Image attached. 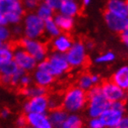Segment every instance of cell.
Segmentation results:
<instances>
[{
  "mask_svg": "<svg viewBox=\"0 0 128 128\" xmlns=\"http://www.w3.org/2000/svg\"><path fill=\"white\" fill-rule=\"evenodd\" d=\"M88 97V114L93 117H99L103 111L110 106V103L103 95L100 86H93L87 94Z\"/></svg>",
  "mask_w": 128,
  "mask_h": 128,
  "instance_id": "obj_2",
  "label": "cell"
},
{
  "mask_svg": "<svg viewBox=\"0 0 128 128\" xmlns=\"http://www.w3.org/2000/svg\"><path fill=\"white\" fill-rule=\"evenodd\" d=\"M5 16L8 21V23L10 22L13 24H18L21 21L23 15L17 13V12H10V13L6 14Z\"/></svg>",
  "mask_w": 128,
  "mask_h": 128,
  "instance_id": "obj_31",
  "label": "cell"
},
{
  "mask_svg": "<svg viewBox=\"0 0 128 128\" xmlns=\"http://www.w3.org/2000/svg\"><path fill=\"white\" fill-rule=\"evenodd\" d=\"M37 15L41 20L44 21L47 20L48 19H51L54 16V10L51 8H50L45 2L40 4L37 8H36V12Z\"/></svg>",
  "mask_w": 128,
  "mask_h": 128,
  "instance_id": "obj_26",
  "label": "cell"
},
{
  "mask_svg": "<svg viewBox=\"0 0 128 128\" xmlns=\"http://www.w3.org/2000/svg\"><path fill=\"white\" fill-rule=\"evenodd\" d=\"M88 101L87 94L78 86H71L62 96V108L66 112L77 113L85 107Z\"/></svg>",
  "mask_w": 128,
  "mask_h": 128,
  "instance_id": "obj_1",
  "label": "cell"
},
{
  "mask_svg": "<svg viewBox=\"0 0 128 128\" xmlns=\"http://www.w3.org/2000/svg\"><path fill=\"white\" fill-rule=\"evenodd\" d=\"M114 128H128V116H123Z\"/></svg>",
  "mask_w": 128,
  "mask_h": 128,
  "instance_id": "obj_37",
  "label": "cell"
},
{
  "mask_svg": "<svg viewBox=\"0 0 128 128\" xmlns=\"http://www.w3.org/2000/svg\"><path fill=\"white\" fill-rule=\"evenodd\" d=\"M123 113L124 111L119 110L109 106L100 115L99 118L101 119L105 128H114L123 116Z\"/></svg>",
  "mask_w": 128,
  "mask_h": 128,
  "instance_id": "obj_10",
  "label": "cell"
},
{
  "mask_svg": "<svg viewBox=\"0 0 128 128\" xmlns=\"http://www.w3.org/2000/svg\"><path fill=\"white\" fill-rule=\"evenodd\" d=\"M10 31L6 26H0V40L3 42H7L10 39Z\"/></svg>",
  "mask_w": 128,
  "mask_h": 128,
  "instance_id": "obj_32",
  "label": "cell"
},
{
  "mask_svg": "<svg viewBox=\"0 0 128 128\" xmlns=\"http://www.w3.org/2000/svg\"><path fill=\"white\" fill-rule=\"evenodd\" d=\"M9 115H10V110H9L6 109V108L3 109V110L1 111V113H0V116H1L2 117H3V118H6Z\"/></svg>",
  "mask_w": 128,
  "mask_h": 128,
  "instance_id": "obj_42",
  "label": "cell"
},
{
  "mask_svg": "<svg viewBox=\"0 0 128 128\" xmlns=\"http://www.w3.org/2000/svg\"><path fill=\"white\" fill-rule=\"evenodd\" d=\"M120 37L123 42L128 47V28L120 33Z\"/></svg>",
  "mask_w": 128,
  "mask_h": 128,
  "instance_id": "obj_39",
  "label": "cell"
},
{
  "mask_svg": "<svg viewBox=\"0 0 128 128\" xmlns=\"http://www.w3.org/2000/svg\"><path fill=\"white\" fill-rule=\"evenodd\" d=\"M10 12L24 15V8L20 0H0V13L6 16Z\"/></svg>",
  "mask_w": 128,
  "mask_h": 128,
  "instance_id": "obj_14",
  "label": "cell"
},
{
  "mask_svg": "<svg viewBox=\"0 0 128 128\" xmlns=\"http://www.w3.org/2000/svg\"><path fill=\"white\" fill-rule=\"evenodd\" d=\"M94 86L93 80H92V75L89 74H84L80 76L78 80V86L81 88L84 91H88Z\"/></svg>",
  "mask_w": 128,
  "mask_h": 128,
  "instance_id": "obj_28",
  "label": "cell"
},
{
  "mask_svg": "<svg viewBox=\"0 0 128 128\" xmlns=\"http://www.w3.org/2000/svg\"><path fill=\"white\" fill-rule=\"evenodd\" d=\"M31 81H32V79H31V77L30 76L26 75V74H24L21 77L19 84L21 86V88L27 87V86H29L30 84H31Z\"/></svg>",
  "mask_w": 128,
  "mask_h": 128,
  "instance_id": "obj_36",
  "label": "cell"
},
{
  "mask_svg": "<svg viewBox=\"0 0 128 128\" xmlns=\"http://www.w3.org/2000/svg\"><path fill=\"white\" fill-rule=\"evenodd\" d=\"M15 43L11 42H5L0 47V65L13 60V48Z\"/></svg>",
  "mask_w": 128,
  "mask_h": 128,
  "instance_id": "obj_21",
  "label": "cell"
},
{
  "mask_svg": "<svg viewBox=\"0 0 128 128\" xmlns=\"http://www.w3.org/2000/svg\"><path fill=\"white\" fill-rule=\"evenodd\" d=\"M89 128H105L104 125L99 117H93L89 121Z\"/></svg>",
  "mask_w": 128,
  "mask_h": 128,
  "instance_id": "obj_33",
  "label": "cell"
},
{
  "mask_svg": "<svg viewBox=\"0 0 128 128\" xmlns=\"http://www.w3.org/2000/svg\"><path fill=\"white\" fill-rule=\"evenodd\" d=\"M4 43H5V42H2L1 40H0V47H2L4 45Z\"/></svg>",
  "mask_w": 128,
  "mask_h": 128,
  "instance_id": "obj_46",
  "label": "cell"
},
{
  "mask_svg": "<svg viewBox=\"0 0 128 128\" xmlns=\"http://www.w3.org/2000/svg\"><path fill=\"white\" fill-rule=\"evenodd\" d=\"M53 20L58 26V28L64 32L70 31L74 26V19L72 17H69L61 13L56 14L54 16Z\"/></svg>",
  "mask_w": 128,
  "mask_h": 128,
  "instance_id": "obj_19",
  "label": "cell"
},
{
  "mask_svg": "<svg viewBox=\"0 0 128 128\" xmlns=\"http://www.w3.org/2000/svg\"><path fill=\"white\" fill-rule=\"evenodd\" d=\"M13 60L18 67L25 72L31 71L36 66V60L17 42L13 48Z\"/></svg>",
  "mask_w": 128,
  "mask_h": 128,
  "instance_id": "obj_6",
  "label": "cell"
},
{
  "mask_svg": "<svg viewBox=\"0 0 128 128\" xmlns=\"http://www.w3.org/2000/svg\"><path fill=\"white\" fill-rule=\"evenodd\" d=\"M83 122L81 118L75 114L68 115L65 122L63 123L61 128H82Z\"/></svg>",
  "mask_w": 128,
  "mask_h": 128,
  "instance_id": "obj_23",
  "label": "cell"
},
{
  "mask_svg": "<svg viewBox=\"0 0 128 128\" xmlns=\"http://www.w3.org/2000/svg\"><path fill=\"white\" fill-rule=\"evenodd\" d=\"M16 124H17V126H19V128H21V127L26 126L27 122H26V115H21L18 117L17 120H16Z\"/></svg>",
  "mask_w": 128,
  "mask_h": 128,
  "instance_id": "obj_38",
  "label": "cell"
},
{
  "mask_svg": "<svg viewBox=\"0 0 128 128\" xmlns=\"http://www.w3.org/2000/svg\"><path fill=\"white\" fill-rule=\"evenodd\" d=\"M103 95L109 103L123 101L126 98V91L112 81H106L100 86Z\"/></svg>",
  "mask_w": 128,
  "mask_h": 128,
  "instance_id": "obj_7",
  "label": "cell"
},
{
  "mask_svg": "<svg viewBox=\"0 0 128 128\" xmlns=\"http://www.w3.org/2000/svg\"><path fill=\"white\" fill-rule=\"evenodd\" d=\"M21 128H33V127H31V126H25L21 127Z\"/></svg>",
  "mask_w": 128,
  "mask_h": 128,
  "instance_id": "obj_47",
  "label": "cell"
},
{
  "mask_svg": "<svg viewBox=\"0 0 128 128\" xmlns=\"http://www.w3.org/2000/svg\"><path fill=\"white\" fill-rule=\"evenodd\" d=\"M106 11L118 16H128L126 2L123 0H109L106 5Z\"/></svg>",
  "mask_w": 128,
  "mask_h": 128,
  "instance_id": "obj_15",
  "label": "cell"
},
{
  "mask_svg": "<svg viewBox=\"0 0 128 128\" xmlns=\"http://www.w3.org/2000/svg\"><path fill=\"white\" fill-rule=\"evenodd\" d=\"M37 1H41V0H37Z\"/></svg>",
  "mask_w": 128,
  "mask_h": 128,
  "instance_id": "obj_50",
  "label": "cell"
},
{
  "mask_svg": "<svg viewBox=\"0 0 128 128\" xmlns=\"http://www.w3.org/2000/svg\"><path fill=\"white\" fill-rule=\"evenodd\" d=\"M23 110L26 114H45L48 110V96L42 95L29 98L24 104Z\"/></svg>",
  "mask_w": 128,
  "mask_h": 128,
  "instance_id": "obj_8",
  "label": "cell"
},
{
  "mask_svg": "<svg viewBox=\"0 0 128 128\" xmlns=\"http://www.w3.org/2000/svg\"><path fill=\"white\" fill-rule=\"evenodd\" d=\"M112 82L124 90H128V66L118 69L112 76Z\"/></svg>",
  "mask_w": 128,
  "mask_h": 128,
  "instance_id": "obj_16",
  "label": "cell"
},
{
  "mask_svg": "<svg viewBox=\"0 0 128 128\" xmlns=\"http://www.w3.org/2000/svg\"><path fill=\"white\" fill-rule=\"evenodd\" d=\"M59 11L61 14L73 18L79 13L80 8L75 1H67L62 2L59 8Z\"/></svg>",
  "mask_w": 128,
  "mask_h": 128,
  "instance_id": "obj_20",
  "label": "cell"
},
{
  "mask_svg": "<svg viewBox=\"0 0 128 128\" xmlns=\"http://www.w3.org/2000/svg\"><path fill=\"white\" fill-rule=\"evenodd\" d=\"M104 20L108 28L113 32L121 33L128 28V16H118L106 11L104 14Z\"/></svg>",
  "mask_w": 128,
  "mask_h": 128,
  "instance_id": "obj_9",
  "label": "cell"
},
{
  "mask_svg": "<svg viewBox=\"0 0 128 128\" xmlns=\"http://www.w3.org/2000/svg\"><path fill=\"white\" fill-rule=\"evenodd\" d=\"M24 34L26 38L36 40L44 33V21L36 13H29L24 18Z\"/></svg>",
  "mask_w": 128,
  "mask_h": 128,
  "instance_id": "obj_3",
  "label": "cell"
},
{
  "mask_svg": "<svg viewBox=\"0 0 128 128\" xmlns=\"http://www.w3.org/2000/svg\"><path fill=\"white\" fill-rule=\"evenodd\" d=\"M19 69L20 68L18 67L16 63L13 60L0 65V75L12 76L13 74H16Z\"/></svg>",
  "mask_w": 128,
  "mask_h": 128,
  "instance_id": "obj_25",
  "label": "cell"
},
{
  "mask_svg": "<svg viewBox=\"0 0 128 128\" xmlns=\"http://www.w3.org/2000/svg\"><path fill=\"white\" fill-rule=\"evenodd\" d=\"M67 116L68 112H66L62 107L49 110L48 118L53 128H61V126Z\"/></svg>",
  "mask_w": 128,
  "mask_h": 128,
  "instance_id": "obj_17",
  "label": "cell"
},
{
  "mask_svg": "<svg viewBox=\"0 0 128 128\" xmlns=\"http://www.w3.org/2000/svg\"><path fill=\"white\" fill-rule=\"evenodd\" d=\"M44 2L54 11L59 10V8L61 6L63 1L62 0H45Z\"/></svg>",
  "mask_w": 128,
  "mask_h": 128,
  "instance_id": "obj_35",
  "label": "cell"
},
{
  "mask_svg": "<svg viewBox=\"0 0 128 128\" xmlns=\"http://www.w3.org/2000/svg\"><path fill=\"white\" fill-rule=\"evenodd\" d=\"M85 46H86V48L87 50H93V49L94 48V43H93V42H92V41H89V42H87L85 44Z\"/></svg>",
  "mask_w": 128,
  "mask_h": 128,
  "instance_id": "obj_43",
  "label": "cell"
},
{
  "mask_svg": "<svg viewBox=\"0 0 128 128\" xmlns=\"http://www.w3.org/2000/svg\"><path fill=\"white\" fill-rule=\"evenodd\" d=\"M23 6H24V8L27 10H33L38 6L37 0H23Z\"/></svg>",
  "mask_w": 128,
  "mask_h": 128,
  "instance_id": "obj_34",
  "label": "cell"
},
{
  "mask_svg": "<svg viewBox=\"0 0 128 128\" xmlns=\"http://www.w3.org/2000/svg\"><path fill=\"white\" fill-rule=\"evenodd\" d=\"M73 43L72 40L68 34H60L54 38L51 42V47L54 52L66 53Z\"/></svg>",
  "mask_w": 128,
  "mask_h": 128,
  "instance_id": "obj_13",
  "label": "cell"
},
{
  "mask_svg": "<svg viewBox=\"0 0 128 128\" xmlns=\"http://www.w3.org/2000/svg\"><path fill=\"white\" fill-rule=\"evenodd\" d=\"M22 31H23V29H22V27L21 26H16L14 28H13V32L15 34V35H16V36H18V35H20L21 32H22Z\"/></svg>",
  "mask_w": 128,
  "mask_h": 128,
  "instance_id": "obj_40",
  "label": "cell"
},
{
  "mask_svg": "<svg viewBox=\"0 0 128 128\" xmlns=\"http://www.w3.org/2000/svg\"><path fill=\"white\" fill-rule=\"evenodd\" d=\"M26 118L27 125L33 128H53L48 116L45 114H26Z\"/></svg>",
  "mask_w": 128,
  "mask_h": 128,
  "instance_id": "obj_11",
  "label": "cell"
},
{
  "mask_svg": "<svg viewBox=\"0 0 128 128\" xmlns=\"http://www.w3.org/2000/svg\"><path fill=\"white\" fill-rule=\"evenodd\" d=\"M17 43L32 56L36 62H41L46 59L48 47L43 42L24 37Z\"/></svg>",
  "mask_w": 128,
  "mask_h": 128,
  "instance_id": "obj_4",
  "label": "cell"
},
{
  "mask_svg": "<svg viewBox=\"0 0 128 128\" xmlns=\"http://www.w3.org/2000/svg\"><path fill=\"white\" fill-rule=\"evenodd\" d=\"M116 58L115 54L113 52H104L101 55H99V56H97L95 60L96 63H99V64H103V63H109L113 62Z\"/></svg>",
  "mask_w": 128,
  "mask_h": 128,
  "instance_id": "obj_30",
  "label": "cell"
},
{
  "mask_svg": "<svg viewBox=\"0 0 128 128\" xmlns=\"http://www.w3.org/2000/svg\"><path fill=\"white\" fill-rule=\"evenodd\" d=\"M90 2H91V0H82V3H83V5L86 6L89 5Z\"/></svg>",
  "mask_w": 128,
  "mask_h": 128,
  "instance_id": "obj_45",
  "label": "cell"
},
{
  "mask_svg": "<svg viewBox=\"0 0 128 128\" xmlns=\"http://www.w3.org/2000/svg\"><path fill=\"white\" fill-rule=\"evenodd\" d=\"M92 80H93V83L94 85L95 84H98L99 80H100V78L97 75H92Z\"/></svg>",
  "mask_w": 128,
  "mask_h": 128,
  "instance_id": "obj_44",
  "label": "cell"
},
{
  "mask_svg": "<svg viewBox=\"0 0 128 128\" xmlns=\"http://www.w3.org/2000/svg\"><path fill=\"white\" fill-rule=\"evenodd\" d=\"M8 21L6 20V18L4 15L2 13H0V26H6L7 25Z\"/></svg>",
  "mask_w": 128,
  "mask_h": 128,
  "instance_id": "obj_41",
  "label": "cell"
},
{
  "mask_svg": "<svg viewBox=\"0 0 128 128\" xmlns=\"http://www.w3.org/2000/svg\"><path fill=\"white\" fill-rule=\"evenodd\" d=\"M63 2H67V1H75V0H62Z\"/></svg>",
  "mask_w": 128,
  "mask_h": 128,
  "instance_id": "obj_49",
  "label": "cell"
},
{
  "mask_svg": "<svg viewBox=\"0 0 128 128\" xmlns=\"http://www.w3.org/2000/svg\"><path fill=\"white\" fill-rule=\"evenodd\" d=\"M37 70H40L44 71V72H48V74H51V76H53L54 77L60 76L62 75L61 72L54 68L49 62V61L48 60H44L40 62L39 64L37 65Z\"/></svg>",
  "mask_w": 128,
  "mask_h": 128,
  "instance_id": "obj_27",
  "label": "cell"
},
{
  "mask_svg": "<svg viewBox=\"0 0 128 128\" xmlns=\"http://www.w3.org/2000/svg\"><path fill=\"white\" fill-rule=\"evenodd\" d=\"M47 60L54 68L60 71L62 74L68 72L71 68L67 61L65 53L53 52L51 54H50Z\"/></svg>",
  "mask_w": 128,
  "mask_h": 128,
  "instance_id": "obj_12",
  "label": "cell"
},
{
  "mask_svg": "<svg viewBox=\"0 0 128 128\" xmlns=\"http://www.w3.org/2000/svg\"><path fill=\"white\" fill-rule=\"evenodd\" d=\"M47 93H48L47 88L42 87L37 85L33 86H29L27 87L20 89V94L28 98H32V97L42 96V95H47Z\"/></svg>",
  "mask_w": 128,
  "mask_h": 128,
  "instance_id": "obj_22",
  "label": "cell"
},
{
  "mask_svg": "<svg viewBox=\"0 0 128 128\" xmlns=\"http://www.w3.org/2000/svg\"><path fill=\"white\" fill-rule=\"evenodd\" d=\"M33 80L36 85L47 88L54 83V77L46 72L36 70L33 74Z\"/></svg>",
  "mask_w": 128,
  "mask_h": 128,
  "instance_id": "obj_18",
  "label": "cell"
},
{
  "mask_svg": "<svg viewBox=\"0 0 128 128\" xmlns=\"http://www.w3.org/2000/svg\"><path fill=\"white\" fill-rule=\"evenodd\" d=\"M48 96V110H52L58 108L62 107V96L53 95V96Z\"/></svg>",
  "mask_w": 128,
  "mask_h": 128,
  "instance_id": "obj_29",
  "label": "cell"
},
{
  "mask_svg": "<svg viewBox=\"0 0 128 128\" xmlns=\"http://www.w3.org/2000/svg\"><path fill=\"white\" fill-rule=\"evenodd\" d=\"M61 30L58 28L53 18L44 21V32L52 38H55L61 34Z\"/></svg>",
  "mask_w": 128,
  "mask_h": 128,
  "instance_id": "obj_24",
  "label": "cell"
},
{
  "mask_svg": "<svg viewBox=\"0 0 128 128\" xmlns=\"http://www.w3.org/2000/svg\"><path fill=\"white\" fill-rule=\"evenodd\" d=\"M67 61L69 66L77 68L84 66L87 62L86 48L81 41L73 42L71 48L65 53Z\"/></svg>",
  "mask_w": 128,
  "mask_h": 128,
  "instance_id": "obj_5",
  "label": "cell"
},
{
  "mask_svg": "<svg viewBox=\"0 0 128 128\" xmlns=\"http://www.w3.org/2000/svg\"><path fill=\"white\" fill-rule=\"evenodd\" d=\"M126 10H127V12H128V1L126 2Z\"/></svg>",
  "mask_w": 128,
  "mask_h": 128,
  "instance_id": "obj_48",
  "label": "cell"
}]
</instances>
